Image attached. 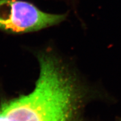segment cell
Returning <instances> with one entry per match:
<instances>
[{
  "label": "cell",
  "instance_id": "3",
  "mask_svg": "<svg viewBox=\"0 0 121 121\" xmlns=\"http://www.w3.org/2000/svg\"><path fill=\"white\" fill-rule=\"evenodd\" d=\"M66 1H68V2H70L72 4H75V5L77 4L79 2V0H66Z\"/></svg>",
  "mask_w": 121,
  "mask_h": 121
},
{
  "label": "cell",
  "instance_id": "1",
  "mask_svg": "<svg viewBox=\"0 0 121 121\" xmlns=\"http://www.w3.org/2000/svg\"><path fill=\"white\" fill-rule=\"evenodd\" d=\"M40 72L32 91L0 105V121H78L85 93L62 62L38 56Z\"/></svg>",
  "mask_w": 121,
  "mask_h": 121
},
{
  "label": "cell",
  "instance_id": "2",
  "mask_svg": "<svg viewBox=\"0 0 121 121\" xmlns=\"http://www.w3.org/2000/svg\"><path fill=\"white\" fill-rule=\"evenodd\" d=\"M67 15L45 13L27 1L0 0V30L9 33L42 30L62 22Z\"/></svg>",
  "mask_w": 121,
  "mask_h": 121
},
{
  "label": "cell",
  "instance_id": "4",
  "mask_svg": "<svg viewBox=\"0 0 121 121\" xmlns=\"http://www.w3.org/2000/svg\"><path fill=\"white\" fill-rule=\"evenodd\" d=\"M121 121V119H120V120H119V121Z\"/></svg>",
  "mask_w": 121,
  "mask_h": 121
}]
</instances>
